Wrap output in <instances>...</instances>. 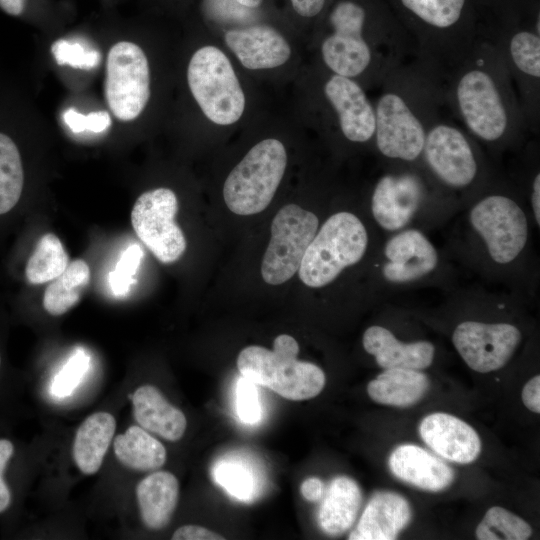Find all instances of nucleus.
I'll list each match as a JSON object with an SVG mask.
<instances>
[{
    "instance_id": "nucleus-2",
    "label": "nucleus",
    "mask_w": 540,
    "mask_h": 540,
    "mask_svg": "<svg viewBox=\"0 0 540 540\" xmlns=\"http://www.w3.org/2000/svg\"><path fill=\"white\" fill-rule=\"evenodd\" d=\"M444 85L449 109L475 141L492 151L512 146L529 127L511 75L490 36L445 76Z\"/></svg>"
},
{
    "instance_id": "nucleus-23",
    "label": "nucleus",
    "mask_w": 540,
    "mask_h": 540,
    "mask_svg": "<svg viewBox=\"0 0 540 540\" xmlns=\"http://www.w3.org/2000/svg\"><path fill=\"white\" fill-rule=\"evenodd\" d=\"M388 464L395 477L427 491L444 490L455 478L454 470L448 464L413 444L395 448Z\"/></svg>"
},
{
    "instance_id": "nucleus-31",
    "label": "nucleus",
    "mask_w": 540,
    "mask_h": 540,
    "mask_svg": "<svg viewBox=\"0 0 540 540\" xmlns=\"http://www.w3.org/2000/svg\"><path fill=\"white\" fill-rule=\"evenodd\" d=\"M69 257L60 239L44 234L27 261L25 276L31 284H43L58 277L68 266Z\"/></svg>"
},
{
    "instance_id": "nucleus-41",
    "label": "nucleus",
    "mask_w": 540,
    "mask_h": 540,
    "mask_svg": "<svg viewBox=\"0 0 540 540\" xmlns=\"http://www.w3.org/2000/svg\"><path fill=\"white\" fill-rule=\"evenodd\" d=\"M333 0H290L294 12L304 19H315L326 11Z\"/></svg>"
},
{
    "instance_id": "nucleus-45",
    "label": "nucleus",
    "mask_w": 540,
    "mask_h": 540,
    "mask_svg": "<svg viewBox=\"0 0 540 540\" xmlns=\"http://www.w3.org/2000/svg\"><path fill=\"white\" fill-rule=\"evenodd\" d=\"M302 496L311 502L318 501L323 494V483L317 477H310L304 480L300 487Z\"/></svg>"
},
{
    "instance_id": "nucleus-14",
    "label": "nucleus",
    "mask_w": 540,
    "mask_h": 540,
    "mask_svg": "<svg viewBox=\"0 0 540 540\" xmlns=\"http://www.w3.org/2000/svg\"><path fill=\"white\" fill-rule=\"evenodd\" d=\"M105 97L112 114L121 121L136 119L150 97L147 57L135 43L114 44L107 55Z\"/></svg>"
},
{
    "instance_id": "nucleus-42",
    "label": "nucleus",
    "mask_w": 540,
    "mask_h": 540,
    "mask_svg": "<svg viewBox=\"0 0 540 540\" xmlns=\"http://www.w3.org/2000/svg\"><path fill=\"white\" fill-rule=\"evenodd\" d=\"M173 540H221L223 536L198 525L179 527L172 536Z\"/></svg>"
},
{
    "instance_id": "nucleus-7",
    "label": "nucleus",
    "mask_w": 540,
    "mask_h": 540,
    "mask_svg": "<svg viewBox=\"0 0 540 540\" xmlns=\"http://www.w3.org/2000/svg\"><path fill=\"white\" fill-rule=\"evenodd\" d=\"M369 232L354 213L339 211L318 228L299 267L300 280L310 288L334 282L347 268L364 258L369 248Z\"/></svg>"
},
{
    "instance_id": "nucleus-17",
    "label": "nucleus",
    "mask_w": 540,
    "mask_h": 540,
    "mask_svg": "<svg viewBox=\"0 0 540 540\" xmlns=\"http://www.w3.org/2000/svg\"><path fill=\"white\" fill-rule=\"evenodd\" d=\"M522 339L520 329L507 322L465 320L453 330L452 343L472 370H499L512 358Z\"/></svg>"
},
{
    "instance_id": "nucleus-29",
    "label": "nucleus",
    "mask_w": 540,
    "mask_h": 540,
    "mask_svg": "<svg viewBox=\"0 0 540 540\" xmlns=\"http://www.w3.org/2000/svg\"><path fill=\"white\" fill-rule=\"evenodd\" d=\"M118 461L127 468L138 471L157 470L166 462V449L141 426H130L113 442Z\"/></svg>"
},
{
    "instance_id": "nucleus-27",
    "label": "nucleus",
    "mask_w": 540,
    "mask_h": 540,
    "mask_svg": "<svg viewBox=\"0 0 540 540\" xmlns=\"http://www.w3.org/2000/svg\"><path fill=\"white\" fill-rule=\"evenodd\" d=\"M429 386V378L421 370L387 368L368 383L367 393L377 403L409 407L423 398Z\"/></svg>"
},
{
    "instance_id": "nucleus-25",
    "label": "nucleus",
    "mask_w": 540,
    "mask_h": 540,
    "mask_svg": "<svg viewBox=\"0 0 540 540\" xmlns=\"http://www.w3.org/2000/svg\"><path fill=\"white\" fill-rule=\"evenodd\" d=\"M179 483L168 471L153 472L136 488L140 515L144 525L152 530L164 528L178 502Z\"/></svg>"
},
{
    "instance_id": "nucleus-40",
    "label": "nucleus",
    "mask_w": 540,
    "mask_h": 540,
    "mask_svg": "<svg viewBox=\"0 0 540 540\" xmlns=\"http://www.w3.org/2000/svg\"><path fill=\"white\" fill-rule=\"evenodd\" d=\"M62 118L67 127L74 133L84 131L101 133L111 125L110 115L106 111H95L84 115L74 109H67Z\"/></svg>"
},
{
    "instance_id": "nucleus-9",
    "label": "nucleus",
    "mask_w": 540,
    "mask_h": 540,
    "mask_svg": "<svg viewBox=\"0 0 540 540\" xmlns=\"http://www.w3.org/2000/svg\"><path fill=\"white\" fill-rule=\"evenodd\" d=\"M286 165L281 141L268 138L253 146L225 180L223 198L228 209L238 215L262 212L272 201Z\"/></svg>"
},
{
    "instance_id": "nucleus-18",
    "label": "nucleus",
    "mask_w": 540,
    "mask_h": 540,
    "mask_svg": "<svg viewBox=\"0 0 540 540\" xmlns=\"http://www.w3.org/2000/svg\"><path fill=\"white\" fill-rule=\"evenodd\" d=\"M324 95L346 140L358 144L374 142V106L357 81L333 73L324 84Z\"/></svg>"
},
{
    "instance_id": "nucleus-50",
    "label": "nucleus",
    "mask_w": 540,
    "mask_h": 540,
    "mask_svg": "<svg viewBox=\"0 0 540 540\" xmlns=\"http://www.w3.org/2000/svg\"><path fill=\"white\" fill-rule=\"evenodd\" d=\"M0 365H1V356H0Z\"/></svg>"
},
{
    "instance_id": "nucleus-26",
    "label": "nucleus",
    "mask_w": 540,
    "mask_h": 540,
    "mask_svg": "<svg viewBox=\"0 0 540 540\" xmlns=\"http://www.w3.org/2000/svg\"><path fill=\"white\" fill-rule=\"evenodd\" d=\"M362 502L357 482L348 476L335 477L317 513L320 529L327 535L337 536L353 525Z\"/></svg>"
},
{
    "instance_id": "nucleus-32",
    "label": "nucleus",
    "mask_w": 540,
    "mask_h": 540,
    "mask_svg": "<svg viewBox=\"0 0 540 540\" xmlns=\"http://www.w3.org/2000/svg\"><path fill=\"white\" fill-rule=\"evenodd\" d=\"M24 172L14 141L0 133V215L9 212L19 201Z\"/></svg>"
},
{
    "instance_id": "nucleus-13",
    "label": "nucleus",
    "mask_w": 540,
    "mask_h": 540,
    "mask_svg": "<svg viewBox=\"0 0 540 540\" xmlns=\"http://www.w3.org/2000/svg\"><path fill=\"white\" fill-rule=\"evenodd\" d=\"M319 228V219L296 204L283 206L271 224V238L261 263L263 280L280 285L298 272L302 258Z\"/></svg>"
},
{
    "instance_id": "nucleus-3",
    "label": "nucleus",
    "mask_w": 540,
    "mask_h": 540,
    "mask_svg": "<svg viewBox=\"0 0 540 540\" xmlns=\"http://www.w3.org/2000/svg\"><path fill=\"white\" fill-rule=\"evenodd\" d=\"M374 106V145L391 164L420 165L426 134L448 106L444 78L418 57L380 85Z\"/></svg>"
},
{
    "instance_id": "nucleus-16",
    "label": "nucleus",
    "mask_w": 540,
    "mask_h": 540,
    "mask_svg": "<svg viewBox=\"0 0 540 540\" xmlns=\"http://www.w3.org/2000/svg\"><path fill=\"white\" fill-rule=\"evenodd\" d=\"M440 265V253L430 238L422 230L408 227L384 241L377 268L382 285L400 288L424 283Z\"/></svg>"
},
{
    "instance_id": "nucleus-47",
    "label": "nucleus",
    "mask_w": 540,
    "mask_h": 540,
    "mask_svg": "<svg viewBox=\"0 0 540 540\" xmlns=\"http://www.w3.org/2000/svg\"><path fill=\"white\" fill-rule=\"evenodd\" d=\"M24 6L25 0H0L1 9L13 16L20 15Z\"/></svg>"
},
{
    "instance_id": "nucleus-43",
    "label": "nucleus",
    "mask_w": 540,
    "mask_h": 540,
    "mask_svg": "<svg viewBox=\"0 0 540 540\" xmlns=\"http://www.w3.org/2000/svg\"><path fill=\"white\" fill-rule=\"evenodd\" d=\"M522 401L530 411L540 413V376L531 378L522 389Z\"/></svg>"
},
{
    "instance_id": "nucleus-4",
    "label": "nucleus",
    "mask_w": 540,
    "mask_h": 540,
    "mask_svg": "<svg viewBox=\"0 0 540 540\" xmlns=\"http://www.w3.org/2000/svg\"><path fill=\"white\" fill-rule=\"evenodd\" d=\"M414 42L417 57L444 78L490 34L480 0H384Z\"/></svg>"
},
{
    "instance_id": "nucleus-36",
    "label": "nucleus",
    "mask_w": 540,
    "mask_h": 540,
    "mask_svg": "<svg viewBox=\"0 0 540 540\" xmlns=\"http://www.w3.org/2000/svg\"><path fill=\"white\" fill-rule=\"evenodd\" d=\"M89 368V357L81 350L75 352L54 377L51 393L57 397L70 395Z\"/></svg>"
},
{
    "instance_id": "nucleus-8",
    "label": "nucleus",
    "mask_w": 540,
    "mask_h": 540,
    "mask_svg": "<svg viewBox=\"0 0 540 540\" xmlns=\"http://www.w3.org/2000/svg\"><path fill=\"white\" fill-rule=\"evenodd\" d=\"M420 166L440 190L464 193L485 184V166L476 141L443 117L427 131Z\"/></svg>"
},
{
    "instance_id": "nucleus-34",
    "label": "nucleus",
    "mask_w": 540,
    "mask_h": 540,
    "mask_svg": "<svg viewBox=\"0 0 540 540\" xmlns=\"http://www.w3.org/2000/svg\"><path fill=\"white\" fill-rule=\"evenodd\" d=\"M213 478L230 495L249 501L254 498L257 482L251 469L236 460H221L213 467Z\"/></svg>"
},
{
    "instance_id": "nucleus-48",
    "label": "nucleus",
    "mask_w": 540,
    "mask_h": 540,
    "mask_svg": "<svg viewBox=\"0 0 540 540\" xmlns=\"http://www.w3.org/2000/svg\"><path fill=\"white\" fill-rule=\"evenodd\" d=\"M11 502V493L5 483L3 476L0 475V513L5 511Z\"/></svg>"
},
{
    "instance_id": "nucleus-1",
    "label": "nucleus",
    "mask_w": 540,
    "mask_h": 540,
    "mask_svg": "<svg viewBox=\"0 0 540 540\" xmlns=\"http://www.w3.org/2000/svg\"><path fill=\"white\" fill-rule=\"evenodd\" d=\"M328 33L321 44L332 73L381 85L417 57L414 42L384 0H333L326 9Z\"/></svg>"
},
{
    "instance_id": "nucleus-38",
    "label": "nucleus",
    "mask_w": 540,
    "mask_h": 540,
    "mask_svg": "<svg viewBox=\"0 0 540 540\" xmlns=\"http://www.w3.org/2000/svg\"><path fill=\"white\" fill-rule=\"evenodd\" d=\"M494 24H507L523 18L538 0H480Z\"/></svg>"
},
{
    "instance_id": "nucleus-5",
    "label": "nucleus",
    "mask_w": 540,
    "mask_h": 540,
    "mask_svg": "<svg viewBox=\"0 0 540 540\" xmlns=\"http://www.w3.org/2000/svg\"><path fill=\"white\" fill-rule=\"evenodd\" d=\"M467 224L484 257L496 270L512 268L527 250V214L507 191L484 192L469 208Z\"/></svg>"
},
{
    "instance_id": "nucleus-15",
    "label": "nucleus",
    "mask_w": 540,
    "mask_h": 540,
    "mask_svg": "<svg viewBox=\"0 0 540 540\" xmlns=\"http://www.w3.org/2000/svg\"><path fill=\"white\" fill-rule=\"evenodd\" d=\"M176 194L169 188L142 193L131 211L133 229L142 243L162 263L177 261L185 252L186 239L175 222Z\"/></svg>"
},
{
    "instance_id": "nucleus-6",
    "label": "nucleus",
    "mask_w": 540,
    "mask_h": 540,
    "mask_svg": "<svg viewBox=\"0 0 540 540\" xmlns=\"http://www.w3.org/2000/svg\"><path fill=\"white\" fill-rule=\"evenodd\" d=\"M298 352L297 341L288 334H281L274 339L272 350L258 345L241 350L237 367L243 377L283 398L306 400L322 391L326 377L319 366L299 361Z\"/></svg>"
},
{
    "instance_id": "nucleus-24",
    "label": "nucleus",
    "mask_w": 540,
    "mask_h": 540,
    "mask_svg": "<svg viewBox=\"0 0 540 540\" xmlns=\"http://www.w3.org/2000/svg\"><path fill=\"white\" fill-rule=\"evenodd\" d=\"M131 400L135 420L143 429L168 441L183 437L187 427L184 413L171 405L155 386H140Z\"/></svg>"
},
{
    "instance_id": "nucleus-28",
    "label": "nucleus",
    "mask_w": 540,
    "mask_h": 540,
    "mask_svg": "<svg viewBox=\"0 0 540 540\" xmlns=\"http://www.w3.org/2000/svg\"><path fill=\"white\" fill-rule=\"evenodd\" d=\"M115 418L107 412L88 416L78 428L73 443V458L86 475L96 473L113 439Z\"/></svg>"
},
{
    "instance_id": "nucleus-11",
    "label": "nucleus",
    "mask_w": 540,
    "mask_h": 540,
    "mask_svg": "<svg viewBox=\"0 0 540 540\" xmlns=\"http://www.w3.org/2000/svg\"><path fill=\"white\" fill-rule=\"evenodd\" d=\"M187 80L204 115L218 125L238 121L245 95L227 56L215 46L198 49L190 59Z\"/></svg>"
},
{
    "instance_id": "nucleus-12",
    "label": "nucleus",
    "mask_w": 540,
    "mask_h": 540,
    "mask_svg": "<svg viewBox=\"0 0 540 540\" xmlns=\"http://www.w3.org/2000/svg\"><path fill=\"white\" fill-rule=\"evenodd\" d=\"M436 186L420 165L393 164L376 181L370 198L371 215L380 229L395 233L410 227Z\"/></svg>"
},
{
    "instance_id": "nucleus-39",
    "label": "nucleus",
    "mask_w": 540,
    "mask_h": 540,
    "mask_svg": "<svg viewBox=\"0 0 540 540\" xmlns=\"http://www.w3.org/2000/svg\"><path fill=\"white\" fill-rule=\"evenodd\" d=\"M237 413L241 421L255 424L261 419V406L255 384L241 377L237 384Z\"/></svg>"
},
{
    "instance_id": "nucleus-35",
    "label": "nucleus",
    "mask_w": 540,
    "mask_h": 540,
    "mask_svg": "<svg viewBox=\"0 0 540 540\" xmlns=\"http://www.w3.org/2000/svg\"><path fill=\"white\" fill-rule=\"evenodd\" d=\"M51 52L58 65L78 69H93L101 61V55L97 50L65 39L56 40L51 46Z\"/></svg>"
},
{
    "instance_id": "nucleus-20",
    "label": "nucleus",
    "mask_w": 540,
    "mask_h": 540,
    "mask_svg": "<svg viewBox=\"0 0 540 540\" xmlns=\"http://www.w3.org/2000/svg\"><path fill=\"white\" fill-rule=\"evenodd\" d=\"M225 42L241 64L251 70L281 66L291 55L286 39L264 24L229 30L225 33Z\"/></svg>"
},
{
    "instance_id": "nucleus-46",
    "label": "nucleus",
    "mask_w": 540,
    "mask_h": 540,
    "mask_svg": "<svg viewBox=\"0 0 540 540\" xmlns=\"http://www.w3.org/2000/svg\"><path fill=\"white\" fill-rule=\"evenodd\" d=\"M13 444L7 439H0V475L3 476L7 463L13 455Z\"/></svg>"
},
{
    "instance_id": "nucleus-33",
    "label": "nucleus",
    "mask_w": 540,
    "mask_h": 540,
    "mask_svg": "<svg viewBox=\"0 0 540 540\" xmlns=\"http://www.w3.org/2000/svg\"><path fill=\"white\" fill-rule=\"evenodd\" d=\"M531 534L532 528L524 519L500 506L487 510L476 528L479 540H526Z\"/></svg>"
},
{
    "instance_id": "nucleus-19",
    "label": "nucleus",
    "mask_w": 540,
    "mask_h": 540,
    "mask_svg": "<svg viewBox=\"0 0 540 540\" xmlns=\"http://www.w3.org/2000/svg\"><path fill=\"white\" fill-rule=\"evenodd\" d=\"M419 434L425 444L440 457L459 464L475 461L481 452L477 432L460 418L443 412L424 417Z\"/></svg>"
},
{
    "instance_id": "nucleus-10",
    "label": "nucleus",
    "mask_w": 540,
    "mask_h": 540,
    "mask_svg": "<svg viewBox=\"0 0 540 540\" xmlns=\"http://www.w3.org/2000/svg\"><path fill=\"white\" fill-rule=\"evenodd\" d=\"M490 37L505 61L528 125H534L540 86L539 4L520 20L494 25Z\"/></svg>"
},
{
    "instance_id": "nucleus-37",
    "label": "nucleus",
    "mask_w": 540,
    "mask_h": 540,
    "mask_svg": "<svg viewBox=\"0 0 540 540\" xmlns=\"http://www.w3.org/2000/svg\"><path fill=\"white\" fill-rule=\"evenodd\" d=\"M142 256V249L137 244L130 245L122 253L114 270L109 273V284L115 295H125L129 291Z\"/></svg>"
},
{
    "instance_id": "nucleus-30",
    "label": "nucleus",
    "mask_w": 540,
    "mask_h": 540,
    "mask_svg": "<svg viewBox=\"0 0 540 540\" xmlns=\"http://www.w3.org/2000/svg\"><path fill=\"white\" fill-rule=\"evenodd\" d=\"M90 277V268L84 260L69 262L67 268L46 287L44 309L53 316L66 313L79 302Z\"/></svg>"
},
{
    "instance_id": "nucleus-49",
    "label": "nucleus",
    "mask_w": 540,
    "mask_h": 540,
    "mask_svg": "<svg viewBox=\"0 0 540 540\" xmlns=\"http://www.w3.org/2000/svg\"><path fill=\"white\" fill-rule=\"evenodd\" d=\"M237 4L248 9H255L261 6L263 0H235Z\"/></svg>"
},
{
    "instance_id": "nucleus-44",
    "label": "nucleus",
    "mask_w": 540,
    "mask_h": 540,
    "mask_svg": "<svg viewBox=\"0 0 540 540\" xmlns=\"http://www.w3.org/2000/svg\"><path fill=\"white\" fill-rule=\"evenodd\" d=\"M530 205L533 220L537 228L540 225V173L537 170L533 175L530 185Z\"/></svg>"
},
{
    "instance_id": "nucleus-21",
    "label": "nucleus",
    "mask_w": 540,
    "mask_h": 540,
    "mask_svg": "<svg viewBox=\"0 0 540 540\" xmlns=\"http://www.w3.org/2000/svg\"><path fill=\"white\" fill-rule=\"evenodd\" d=\"M364 350L374 356L383 369L407 368L423 370L434 360L435 347L430 341L402 342L386 327L372 325L362 337Z\"/></svg>"
},
{
    "instance_id": "nucleus-22",
    "label": "nucleus",
    "mask_w": 540,
    "mask_h": 540,
    "mask_svg": "<svg viewBox=\"0 0 540 540\" xmlns=\"http://www.w3.org/2000/svg\"><path fill=\"white\" fill-rule=\"evenodd\" d=\"M409 502L391 491L375 493L367 503L349 540H394L409 524Z\"/></svg>"
}]
</instances>
